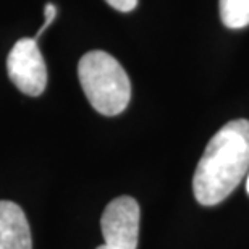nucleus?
<instances>
[{"mask_svg": "<svg viewBox=\"0 0 249 249\" xmlns=\"http://www.w3.org/2000/svg\"><path fill=\"white\" fill-rule=\"evenodd\" d=\"M220 18L230 29L249 26V0H220Z\"/></svg>", "mask_w": 249, "mask_h": 249, "instance_id": "nucleus-6", "label": "nucleus"}, {"mask_svg": "<svg viewBox=\"0 0 249 249\" xmlns=\"http://www.w3.org/2000/svg\"><path fill=\"white\" fill-rule=\"evenodd\" d=\"M139 204L120 196L108 204L101 218L104 245L110 249H136L139 240Z\"/></svg>", "mask_w": 249, "mask_h": 249, "instance_id": "nucleus-4", "label": "nucleus"}, {"mask_svg": "<svg viewBox=\"0 0 249 249\" xmlns=\"http://www.w3.org/2000/svg\"><path fill=\"white\" fill-rule=\"evenodd\" d=\"M8 78L26 96L37 97L46 91L47 67L34 37H23L7 57Z\"/></svg>", "mask_w": 249, "mask_h": 249, "instance_id": "nucleus-3", "label": "nucleus"}, {"mask_svg": "<svg viewBox=\"0 0 249 249\" xmlns=\"http://www.w3.org/2000/svg\"><path fill=\"white\" fill-rule=\"evenodd\" d=\"M44 15H46V21H44L42 26L39 28V31H37V34H36V37H34L36 41L42 36V33L46 31V29L53 23V19H55V17H57V7H55V5H53L52 2L46 3V7H44Z\"/></svg>", "mask_w": 249, "mask_h": 249, "instance_id": "nucleus-7", "label": "nucleus"}, {"mask_svg": "<svg viewBox=\"0 0 249 249\" xmlns=\"http://www.w3.org/2000/svg\"><path fill=\"white\" fill-rule=\"evenodd\" d=\"M78 78L89 104L106 117H115L128 107L131 83L115 57L104 51L84 53L78 63Z\"/></svg>", "mask_w": 249, "mask_h": 249, "instance_id": "nucleus-2", "label": "nucleus"}, {"mask_svg": "<svg viewBox=\"0 0 249 249\" xmlns=\"http://www.w3.org/2000/svg\"><path fill=\"white\" fill-rule=\"evenodd\" d=\"M0 249H33L26 213L13 201H0Z\"/></svg>", "mask_w": 249, "mask_h": 249, "instance_id": "nucleus-5", "label": "nucleus"}, {"mask_svg": "<svg viewBox=\"0 0 249 249\" xmlns=\"http://www.w3.org/2000/svg\"><path fill=\"white\" fill-rule=\"evenodd\" d=\"M106 2L110 5L112 8H115L118 12H123V13L131 12L138 5V0H106Z\"/></svg>", "mask_w": 249, "mask_h": 249, "instance_id": "nucleus-8", "label": "nucleus"}, {"mask_svg": "<svg viewBox=\"0 0 249 249\" xmlns=\"http://www.w3.org/2000/svg\"><path fill=\"white\" fill-rule=\"evenodd\" d=\"M246 191L249 194V175H248V180H246Z\"/></svg>", "mask_w": 249, "mask_h": 249, "instance_id": "nucleus-9", "label": "nucleus"}, {"mask_svg": "<svg viewBox=\"0 0 249 249\" xmlns=\"http://www.w3.org/2000/svg\"><path fill=\"white\" fill-rule=\"evenodd\" d=\"M249 168V120L238 118L222 126L209 141L193 178L194 197L217 206L235 191Z\"/></svg>", "mask_w": 249, "mask_h": 249, "instance_id": "nucleus-1", "label": "nucleus"}, {"mask_svg": "<svg viewBox=\"0 0 249 249\" xmlns=\"http://www.w3.org/2000/svg\"><path fill=\"white\" fill-rule=\"evenodd\" d=\"M97 249H110V248H108V246H106V245H102V246H99Z\"/></svg>", "mask_w": 249, "mask_h": 249, "instance_id": "nucleus-10", "label": "nucleus"}]
</instances>
